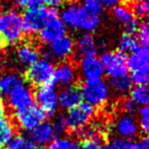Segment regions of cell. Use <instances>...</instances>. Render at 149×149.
<instances>
[{
    "instance_id": "cell-1",
    "label": "cell",
    "mask_w": 149,
    "mask_h": 149,
    "mask_svg": "<svg viewBox=\"0 0 149 149\" xmlns=\"http://www.w3.org/2000/svg\"><path fill=\"white\" fill-rule=\"evenodd\" d=\"M59 18L66 28L91 33L101 24L102 6L96 0H82L80 3L72 2L61 9Z\"/></svg>"
},
{
    "instance_id": "cell-2",
    "label": "cell",
    "mask_w": 149,
    "mask_h": 149,
    "mask_svg": "<svg viewBox=\"0 0 149 149\" xmlns=\"http://www.w3.org/2000/svg\"><path fill=\"white\" fill-rule=\"evenodd\" d=\"M23 18L16 9H10L0 15V40L6 44L14 45L24 36Z\"/></svg>"
},
{
    "instance_id": "cell-3",
    "label": "cell",
    "mask_w": 149,
    "mask_h": 149,
    "mask_svg": "<svg viewBox=\"0 0 149 149\" xmlns=\"http://www.w3.org/2000/svg\"><path fill=\"white\" fill-rule=\"evenodd\" d=\"M56 16H58L57 11L47 6L38 5L27 8L22 16L24 31L29 35L39 33L50 19Z\"/></svg>"
},
{
    "instance_id": "cell-4",
    "label": "cell",
    "mask_w": 149,
    "mask_h": 149,
    "mask_svg": "<svg viewBox=\"0 0 149 149\" xmlns=\"http://www.w3.org/2000/svg\"><path fill=\"white\" fill-rule=\"evenodd\" d=\"M80 90L82 98L85 102L94 108L104 106L112 97V90L108 86V83L102 78L85 80Z\"/></svg>"
},
{
    "instance_id": "cell-5",
    "label": "cell",
    "mask_w": 149,
    "mask_h": 149,
    "mask_svg": "<svg viewBox=\"0 0 149 149\" xmlns=\"http://www.w3.org/2000/svg\"><path fill=\"white\" fill-rule=\"evenodd\" d=\"M34 93V102L46 117H53L58 109V91L54 83L38 86Z\"/></svg>"
},
{
    "instance_id": "cell-6",
    "label": "cell",
    "mask_w": 149,
    "mask_h": 149,
    "mask_svg": "<svg viewBox=\"0 0 149 149\" xmlns=\"http://www.w3.org/2000/svg\"><path fill=\"white\" fill-rule=\"evenodd\" d=\"M53 63L48 58H41L38 59L33 65H31L27 70V79L32 84L37 86L53 83L54 75Z\"/></svg>"
},
{
    "instance_id": "cell-7",
    "label": "cell",
    "mask_w": 149,
    "mask_h": 149,
    "mask_svg": "<svg viewBox=\"0 0 149 149\" xmlns=\"http://www.w3.org/2000/svg\"><path fill=\"white\" fill-rule=\"evenodd\" d=\"M64 116L68 129L75 132L83 131L95 116V108L84 102L76 108L68 111V114Z\"/></svg>"
},
{
    "instance_id": "cell-8",
    "label": "cell",
    "mask_w": 149,
    "mask_h": 149,
    "mask_svg": "<svg viewBox=\"0 0 149 149\" xmlns=\"http://www.w3.org/2000/svg\"><path fill=\"white\" fill-rule=\"evenodd\" d=\"M103 71L109 78L128 75L127 57L119 51H106L99 58Z\"/></svg>"
},
{
    "instance_id": "cell-9",
    "label": "cell",
    "mask_w": 149,
    "mask_h": 149,
    "mask_svg": "<svg viewBox=\"0 0 149 149\" xmlns=\"http://www.w3.org/2000/svg\"><path fill=\"white\" fill-rule=\"evenodd\" d=\"M13 117L14 121L18 124V127L22 130L28 132L34 130L37 126L45 122V119L47 118L46 115L43 113V111L35 104L14 112Z\"/></svg>"
},
{
    "instance_id": "cell-10",
    "label": "cell",
    "mask_w": 149,
    "mask_h": 149,
    "mask_svg": "<svg viewBox=\"0 0 149 149\" xmlns=\"http://www.w3.org/2000/svg\"><path fill=\"white\" fill-rule=\"evenodd\" d=\"M75 52V41L72 37L64 35L60 39L49 44L46 49L45 58L54 59L60 62L68 60Z\"/></svg>"
},
{
    "instance_id": "cell-11",
    "label": "cell",
    "mask_w": 149,
    "mask_h": 149,
    "mask_svg": "<svg viewBox=\"0 0 149 149\" xmlns=\"http://www.w3.org/2000/svg\"><path fill=\"white\" fill-rule=\"evenodd\" d=\"M7 104L9 108L13 110L14 112L29 108L35 104L34 93H33L32 89L26 83H24L8 94Z\"/></svg>"
},
{
    "instance_id": "cell-12",
    "label": "cell",
    "mask_w": 149,
    "mask_h": 149,
    "mask_svg": "<svg viewBox=\"0 0 149 149\" xmlns=\"http://www.w3.org/2000/svg\"><path fill=\"white\" fill-rule=\"evenodd\" d=\"M114 131L121 139L131 141V139H134L138 136L140 128L135 117L132 115L123 114L115 121Z\"/></svg>"
},
{
    "instance_id": "cell-13",
    "label": "cell",
    "mask_w": 149,
    "mask_h": 149,
    "mask_svg": "<svg viewBox=\"0 0 149 149\" xmlns=\"http://www.w3.org/2000/svg\"><path fill=\"white\" fill-rule=\"evenodd\" d=\"M66 33V28L59 18V16L50 19L39 31V39L42 43L49 45L52 42L60 39Z\"/></svg>"
},
{
    "instance_id": "cell-14",
    "label": "cell",
    "mask_w": 149,
    "mask_h": 149,
    "mask_svg": "<svg viewBox=\"0 0 149 149\" xmlns=\"http://www.w3.org/2000/svg\"><path fill=\"white\" fill-rule=\"evenodd\" d=\"M128 70L131 73H149V52L148 47L140 46L136 51L130 53L127 58Z\"/></svg>"
},
{
    "instance_id": "cell-15",
    "label": "cell",
    "mask_w": 149,
    "mask_h": 149,
    "mask_svg": "<svg viewBox=\"0 0 149 149\" xmlns=\"http://www.w3.org/2000/svg\"><path fill=\"white\" fill-rule=\"evenodd\" d=\"M78 78V71L76 67L70 62H61L54 69L53 83L59 86H73Z\"/></svg>"
},
{
    "instance_id": "cell-16",
    "label": "cell",
    "mask_w": 149,
    "mask_h": 149,
    "mask_svg": "<svg viewBox=\"0 0 149 149\" xmlns=\"http://www.w3.org/2000/svg\"><path fill=\"white\" fill-rule=\"evenodd\" d=\"M79 70L82 77L85 80H94L102 78L104 74L103 67L100 59L96 56L81 58L79 64Z\"/></svg>"
},
{
    "instance_id": "cell-17",
    "label": "cell",
    "mask_w": 149,
    "mask_h": 149,
    "mask_svg": "<svg viewBox=\"0 0 149 149\" xmlns=\"http://www.w3.org/2000/svg\"><path fill=\"white\" fill-rule=\"evenodd\" d=\"M98 48V42L92 33H82L75 42V51L81 58L95 56Z\"/></svg>"
},
{
    "instance_id": "cell-18",
    "label": "cell",
    "mask_w": 149,
    "mask_h": 149,
    "mask_svg": "<svg viewBox=\"0 0 149 149\" xmlns=\"http://www.w3.org/2000/svg\"><path fill=\"white\" fill-rule=\"evenodd\" d=\"M82 100L83 98H82L81 90L75 85L64 87L58 92V107H60L62 110H72L81 104Z\"/></svg>"
},
{
    "instance_id": "cell-19",
    "label": "cell",
    "mask_w": 149,
    "mask_h": 149,
    "mask_svg": "<svg viewBox=\"0 0 149 149\" xmlns=\"http://www.w3.org/2000/svg\"><path fill=\"white\" fill-rule=\"evenodd\" d=\"M14 58L20 66L29 68L39 59V52L34 45L25 43L16 48L14 52Z\"/></svg>"
},
{
    "instance_id": "cell-20",
    "label": "cell",
    "mask_w": 149,
    "mask_h": 149,
    "mask_svg": "<svg viewBox=\"0 0 149 149\" xmlns=\"http://www.w3.org/2000/svg\"><path fill=\"white\" fill-rule=\"evenodd\" d=\"M54 137H55V134H54L51 123L46 121L41 123L30 132V139L35 142L37 146L50 144L54 140Z\"/></svg>"
},
{
    "instance_id": "cell-21",
    "label": "cell",
    "mask_w": 149,
    "mask_h": 149,
    "mask_svg": "<svg viewBox=\"0 0 149 149\" xmlns=\"http://www.w3.org/2000/svg\"><path fill=\"white\" fill-rule=\"evenodd\" d=\"M25 81L22 75L14 71H8L0 76V90L2 93L9 94L20 85L24 84Z\"/></svg>"
},
{
    "instance_id": "cell-22",
    "label": "cell",
    "mask_w": 149,
    "mask_h": 149,
    "mask_svg": "<svg viewBox=\"0 0 149 149\" xmlns=\"http://www.w3.org/2000/svg\"><path fill=\"white\" fill-rule=\"evenodd\" d=\"M16 136V128L11 120L6 117L0 118V149L6 147Z\"/></svg>"
},
{
    "instance_id": "cell-23",
    "label": "cell",
    "mask_w": 149,
    "mask_h": 149,
    "mask_svg": "<svg viewBox=\"0 0 149 149\" xmlns=\"http://www.w3.org/2000/svg\"><path fill=\"white\" fill-rule=\"evenodd\" d=\"M132 84L133 83L129 75L112 77V78H109V81H108V86L112 90V93L114 92L117 95H125L128 92H130V90L132 89Z\"/></svg>"
},
{
    "instance_id": "cell-24",
    "label": "cell",
    "mask_w": 149,
    "mask_h": 149,
    "mask_svg": "<svg viewBox=\"0 0 149 149\" xmlns=\"http://www.w3.org/2000/svg\"><path fill=\"white\" fill-rule=\"evenodd\" d=\"M139 47V43H138V40L135 37V35L124 33L117 40V48L119 50V52L123 54L132 53V52L136 51Z\"/></svg>"
},
{
    "instance_id": "cell-25",
    "label": "cell",
    "mask_w": 149,
    "mask_h": 149,
    "mask_svg": "<svg viewBox=\"0 0 149 149\" xmlns=\"http://www.w3.org/2000/svg\"><path fill=\"white\" fill-rule=\"evenodd\" d=\"M130 100L138 107H145L149 102V88L147 85H137L130 90Z\"/></svg>"
},
{
    "instance_id": "cell-26",
    "label": "cell",
    "mask_w": 149,
    "mask_h": 149,
    "mask_svg": "<svg viewBox=\"0 0 149 149\" xmlns=\"http://www.w3.org/2000/svg\"><path fill=\"white\" fill-rule=\"evenodd\" d=\"M112 14L113 18L117 22L124 24V26L134 18V15L132 13L131 9H130V7L127 5H124V4H119V5L112 7Z\"/></svg>"
},
{
    "instance_id": "cell-27",
    "label": "cell",
    "mask_w": 149,
    "mask_h": 149,
    "mask_svg": "<svg viewBox=\"0 0 149 149\" xmlns=\"http://www.w3.org/2000/svg\"><path fill=\"white\" fill-rule=\"evenodd\" d=\"M7 149H38L35 142L24 135H16L8 143Z\"/></svg>"
},
{
    "instance_id": "cell-28",
    "label": "cell",
    "mask_w": 149,
    "mask_h": 149,
    "mask_svg": "<svg viewBox=\"0 0 149 149\" xmlns=\"http://www.w3.org/2000/svg\"><path fill=\"white\" fill-rule=\"evenodd\" d=\"M131 11L138 17H146L149 10L148 0H133L131 3Z\"/></svg>"
},
{
    "instance_id": "cell-29",
    "label": "cell",
    "mask_w": 149,
    "mask_h": 149,
    "mask_svg": "<svg viewBox=\"0 0 149 149\" xmlns=\"http://www.w3.org/2000/svg\"><path fill=\"white\" fill-rule=\"evenodd\" d=\"M137 113H138V120H139V121H137L138 125H139L140 130L146 136L149 131V110L147 106L139 108Z\"/></svg>"
},
{
    "instance_id": "cell-30",
    "label": "cell",
    "mask_w": 149,
    "mask_h": 149,
    "mask_svg": "<svg viewBox=\"0 0 149 149\" xmlns=\"http://www.w3.org/2000/svg\"><path fill=\"white\" fill-rule=\"evenodd\" d=\"M52 128L55 136H60L61 134H64V132L68 130V126H66V116L64 115H58L54 121L51 123Z\"/></svg>"
},
{
    "instance_id": "cell-31",
    "label": "cell",
    "mask_w": 149,
    "mask_h": 149,
    "mask_svg": "<svg viewBox=\"0 0 149 149\" xmlns=\"http://www.w3.org/2000/svg\"><path fill=\"white\" fill-rule=\"evenodd\" d=\"M137 40L139 45H141L142 47H148L149 43V29L148 26L145 22H141L140 26L137 31Z\"/></svg>"
},
{
    "instance_id": "cell-32",
    "label": "cell",
    "mask_w": 149,
    "mask_h": 149,
    "mask_svg": "<svg viewBox=\"0 0 149 149\" xmlns=\"http://www.w3.org/2000/svg\"><path fill=\"white\" fill-rule=\"evenodd\" d=\"M100 149H132V142L129 140L117 138L113 139L110 143L101 145Z\"/></svg>"
},
{
    "instance_id": "cell-33",
    "label": "cell",
    "mask_w": 149,
    "mask_h": 149,
    "mask_svg": "<svg viewBox=\"0 0 149 149\" xmlns=\"http://www.w3.org/2000/svg\"><path fill=\"white\" fill-rule=\"evenodd\" d=\"M121 108L125 114L132 115V116H133V114L137 113V111H138V106H136L130 98H125V100L121 102Z\"/></svg>"
},
{
    "instance_id": "cell-34",
    "label": "cell",
    "mask_w": 149,
    "mask_h": 149,
    "mask_svg": "<svg viewBox=\"0 0 149 149\" xmlns=\"http://www.w3.org/2000/svg\"><path fill=\"white\" fill-rule=\"evenodd\" d=\"M132 83L137 85H147L149 76L148 74L145 73H131V76H130Z\"/></svg>"
},
{
    "instance_id": "cell-35",
    "label": "cell",
    "mask_w": 149,
    "mask_h": 149,
    "mask_svg": "<svg viewBox=\"0 0 149 149\" xmlns=\"http://www.w3.org/2000/svg\"><path fill=\"white\" fill-rule=\"evenodd\" d=\"M99 139H94V138H86L82 144L80 145L81 149H100Z\"/></svg>"
},
{
    "instance_id": "cell-36",
    "label": "cell",
    "mask_w": 149,
    "mask_h": 149,
    "mask_svg": "<svg viewBox=\"0 0 149 149\" xmlns=\"http://www.w3.org/2000/svg\"><path fill=\"white\" fill-rule=\"evenodd\" d=\"M13 2L16 6L23 8H29V7H33V6H38L43 4L42 0H13Z\"/></svg>"
},
{
    "instance_id": "cell-37",
    "label": "cell",
    "mask_w": 149,
    "mask_h": 149,
    "mask_svg": "<svg viewBox=\"0 0 149 149\" xmlns=\"http://www.w3.org/2000/svg\"><path fill=\"white\" fill-rule=\"evenodd\" d=\"M140 24H141V22H140L137 18L134 17L133 19L130 20L128 24H126L125 26H124L126 29V33H131V35H135V33H137L138 29H139Z\"/></svg>"
},
{
    "instance_id": "cell-38",
    "label": "cell",
    "mask_w": 149,
    "mask_h": 149,
    "mask_svg": "<svg viewBox=\"0 0 149 149\" xmlns=\"http://www.w3.org/2000/svg\"><path fill=\"white\" fill-rule=\"evenodd\" d=\"M133 149H149V140L147 136H143L137 142H133Z\"/></svg>"
},
{
    "instance_id": "cell-39",
    "label": "cell",
    "mask_w": 149,
    "mask_h": 149,
    "mask_svg": "<svg viewBox=\"0 0 149 149\" xmlns=\"http://www.w3.org/2000/svg\"><path fill=\"white\" fill-rule=\"evenodd\" d=\"M102 7H114V6L119 5L123 0H96Z\"/></svg>"
},
{
    "instance_id": "cell-40",
    "label": "cell",
    "mask_w": 149,
    "mask_h": 149,
    "mask_svg": "<svg viewBox=\"0 0 149 149\" xmlns=\"http://www.w3.org/2000/svg\"><path fill=\"white\" fill-rule=\"evenodd\" d=\"M42 1H43V3L49 5L50 8H55L58 6H61L66 0H42Z\"/></svg>"
},
{
    "instance_id": "cell-41",
    "label": "cell",
    "mask_w": 149,
    "mask_h": 149,
    "mask_svg": "<svg viewBox=\"0 0 149 149\" xmlns=\"http://www.w3.org/2000/svg\"><path fill=\"white\" fill-rule=\"evenodd\" d=\"M66 149H81V148H80V144L78 143V142H76L75 140H73V139H70Z\"/></svg>"
},
{
    "instance_id": "cell-42",
    "label": "cell",
    "mask_w": 149,
    "mask_h": 149,
    "mask_svg": "<svg viewBox=\"0 0 149 149\" xmlns=\"http://www.w3.org/2000/svg\"><path fill=\"white\" fill-rule=\"evenodd\" d=\"M5 111H6L5 104L0 100V118H1V117H4V115H5Z\"/></svg>"
},
{
    "instance_id": "cell-43",
    "label": "cell",
    "mask_w": 149,
    "mask_h": 149,
    "mask_svg": "<svg viewBox=\"0 0 149 149\" xmlns=\"http://www.w3.org/2000/svg\"><path fill=\"white\" fill-rule=\"evenodd\" d=\"M3 13V7H2V5H1V3H0V15Z\"/></svg>"
},
{
    "instance_id": "cell-44",
    "label": "cell",
    "mask_w": 149,
    "mask_h": 149,
    "mask_svg": "<svg viewBox=\"0 0 149 149\" xmlns=\"http://www.w3.org/2000/svg\"><path fill=\"white\" fill-rule=\"evenodd\" d=\"M2 45H3V42H2L1 40H0V48L2 47Z\"/></svg>"
},
{
    "instance_id": "cell-45",
    "label": "cell",
    "mask_w": 149,
    "mask_h": 149,
    "mask_svg": "<svg viewBox=\"0 0 149 149\" xmlns=\"http://www.w3.org/2000/svg\"><path fill=\"white\" fill-rule=\"evenodd\" d=\"M2 95V92H1V90H0V96H1Z\"/></svg>"
}]
</instances>
